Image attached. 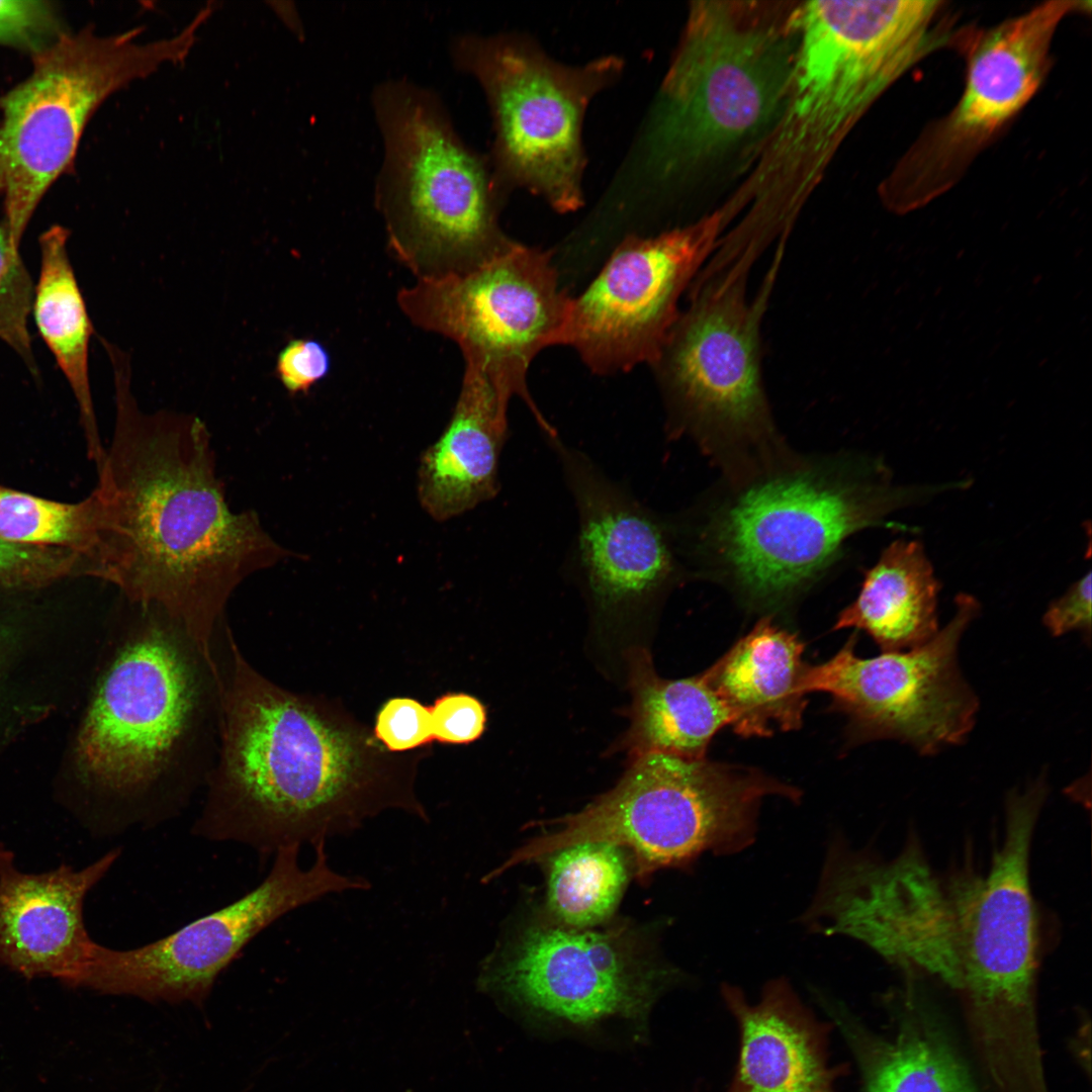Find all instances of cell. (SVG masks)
<instances>
[{
  "mask_svg": "<svg viewBox=\"0 0 1092 1092\" xmlns=\"http://www.w3.org/2000/svg\"><path fill=\"white\" fill-rule=\"evenodd\" d=\"M108 355L116 419L94 490L98 525L89 576L114 584L128 603L165 612L213 659L233 593L292 552L265 531L256 512L229 507L204 422L142 412L128 356L119 349Z\"/></svg>",
  "mask_w": 1092,
  "mask_h": 1092,
  "instance_id": "1",
  "label": "cell"
},
{
  "mask_svg": "<svg viewBox=\"0 0 1092 1092\" xmlns=\"http://www.w3.org/2000/svg\"><path fill=\"white\" fill-rule=\"evenodd\" d=\"M219 745L194 831L266 853L350 834L387 810L428 821L412 759L329 703L289 692L245 657L229 625L215 643Z\"/></svg>",
  "mask_w": 1092,
  "mask_h": 1092,
  "instance_id": "2",
  "label": "cell"
},
{
  "mask_svg": "<svg viewBox=\"0 0 1092 1092\" xmlns=\"http://www.w3.org/2000/svg\"><path fill=\"white\" fill-rule=\"evenodd\" d=\"M123 602L62 776L88 801L134 820L205 787L219 745L221 686L216 661L181 624Z\"/></svg>",
  "mask_w": 1092,
  "mask_h": 1092,
  "instance_id": "3",
  "label": "cell"
},
{
  "mask_svg": "<svg viewBox=\"0 0 1092 1092\" xmlns=\"http://www.w3.org/2000/svg\"><path fill=\"white\" fill-rule=\"evenodd\" d=\"M384 155L375 205L393 257L417 280L469 273L517 242L498 223L490 164L459 136L437 94L405 80L373 91Z\"/></svg>",
  "mask_w": 1092,
  "mask_h": 1092,
  "instance_id": "4",
  "label": "cell"
},
{
  "mask_svg": "<svg viewBox=\"0 0 1092 1092\" xmlns=\"http://www.w3.org/2000/svg\"><path fill=\"white\" fill-rule=\"evenodd\" d=\"M1045 796L1042 779L1009 794L1002 841L988 873L961 877L947 890L957 929V990L1001 1092H1035L1044 1084L1035 1015L1038 937L1029 856Z\"/></svg>",
  "mask_w": 1092,
  "mask_h": 1092,
  "instance_id": "5",
  "label": "cell"
},
{
  "mask_svg": "<svg viewBox=\"0 0 1092 1092\" xmlns=\"http://www.w3.org/2000/svg\"><path fill=\"white\" fill-rule=\"evenodd\" d=\"M726 2H695L664 77L652 145L663 180L714 168L787 108L796 41Z\"/></svg>",
  "mask_w": 1092,
  "mask_h": 1092,
  "instance_id": "6",
  "label": "cell"
},
{
  "mask_svg": "<svg viewBox=\"0 0 1092 1092\" xmlns=\"http://www.w3.org/2000/svg\"><path fill=\"white\" fill-rule=\"evenodd\" d=\"M770 796L798 801L801 793L758 769L646 753L633 758L614 789L558 820V830L520 847L500 868L594 840L631 849L641 876L686 867L707 852L735 854L755 840L760 805Z\"/></svg>",
  "mask_w": 1092,
  "mask_h": 1092,
  "instance_id": "7",
  "label": "cell"
},
{
  "mask_svg": "<svg viewBox=\"0 0 1092 1092\" xmlns=\"http://www.w3.org/2000/svg\"><path fill=\"white\" fill-rule=\"evenodd\" d=\"M205 17L179 33L138 40L142 28L101 36L62 32L34 53L30 76L0 98V198L12 245L52 183L72 164L86 123L112 93L186 59Z\"/></svg>",
  "mask_w": 1092,
  "mask_h": 1092,
  "instance_id": "8",
  "label": "cell"
},
{
  "mask_svg": "<svg viewBox=\"0 0 1092 1092\" xmlns=\"http://www.w3.org/2000/svg\"><path fill=\"white\" fill-rule=\"evenodd\" d=\"M944 486H897L879 477L803 467L764 478L710 522L707 542L752 600L782 601L817 577L844 540Z\"/></svg>",
  "mask_w": 1092,
  "mask_h": 1092,
  "instance_id": "9",
  "label": "cell"
},
{
  "mask_svg": "<svg viewBox=\"0 0 1092 1092\" xmlns=\"http://www.w3.org/2000/svg\"><path fill=\"white\" fill-rule=\"evenodd\" d=\"M454 65L480 84L492 115L491 171L502 194L522 187L567 213L583 203L582 122L588 103L621 74L615 56L566 66L510 35L462 34Z\"/></svg>",
  "mask_w": 1092,
  "mask_h": 1092,
  "instance_id": "10",
  "label": "cell"
},
{
  "mask_svg": "<svg viewBox=\"0 0 1092 1092\" xmlns=\"http://www.w3.org/2000/svg\"><path fill=\"white\" fill-rule=\"evenodd\" d=\"M941 1H811L794 13L789 101L775 145L826 150L911 67L947 44ZM784 154V155H785Z\"/></svg>",
  "mask_w": 1092,
  "mask_h": 1092,
  "instance_id": "11",
  "label": "cell"
},
{
  "mask_svg": "<svg viewBox=\"0 0 1092 1092\" xmlns=\"http://www.w3.org/2000/svg\"><path fill=\"white\" fill-rule=\"evenodd\" d=\"M754 259L712 256L651 365L669 430L702 441L756 442L772 433L761 371L760 323L779 264L747 298Z\"/></svg>",
  "mask_w": 1092,
  "mask_h": 1092,
  "instance_id": "12",
  "label": "cell"
},
{
  "mask_svg": "<svg viewBox=\"0 0 1092 1092\" xmlns=\"http://www.w3.org/2000/svg\"><path fill=\"white\" fill-rule=\"evenodd\" d=\"M571 299L561 288L551 254L516 243L463 274L417 280L396 302L416 327L459 347L510 399L520 397L549 440L558 438L534 401L529 367L543 349L562 345Z\"/></svg>",
  "mask_w": 1092,
  "mask_h": 1092,
  "instance_id": "13",
  "label": "cell"
},
{
  "mask_svg": "<svg viewBox=\"0 0 1092 1092\" xmlns=\"http://www.w3.org/2000/svg\"><path fill=\"white\" fill-rule=\"evenodd\" d=\"M1090 8L1089 1L1044 2L974 37L959 102L925 128L898 162L882 186L885 205L905 214L956 185L1040 87L1062 20Z\"/></svg>",
  "mask_w": 1092,
  "mask_h": 1092,
  "instance_id": "14",
  "label": "cell"
},
{
  "mask_svg": "<svg viewBox=\"0 0 1092 1092\" xmlns=\"http://www.w3.org/2000/svg\"><path fill=\"white\" fill-rule=\"evenodd\" d=\"M313 848L307 869L299 866V845L279 848L257 888L159 940L127 950L95 943L82 987L152 1002H203L220 972L279 917L327 895L370 887L330 866L326 841Z\"/></svg>",
  "mask_w": 1092,
  "mask_h": 1092,
  "instance_id": "15",
  "label": "cell"
},
{
  "mask_svg": "<svg viewBox=\"0 0 1092 1092\" xmlns=\"http://www.w3.org/2000/svg\"><path fill=\"white\" fill-rule=\"evenodd\" d=\"M954 603L947 625L918 647L861 658L851 637L829 660L807 666L805 693L830 695L864 739H897L922 755L962 744L979 700L963 676L958 650L980 605L965 593Z\"/></svg>",
  "mask_w": 1092,
  "mask_h": 1092,
  "instance_id": "16",
  "label": "cell"
},
{
  "mask_svg": "<svg viewBox=\"0 0 1092 1092\" xmlns=\"http://www.w3.org/2000/svg\"><path fill=\"white\" fill-rule=\"evenodd\" d=\"M679 974L646 959L623 931L530 926L484 964L479 986L533 1015L578 1028L610 1018L643 1028Z\"/></svg>",
  "mask_w": 1092,
  "mask_h": 1092,
  "instance_id": "17",
  "label": "cell"
},
{
  "mask_svg": "<svg viewBox=\"0 0 1092 1092\" xmlns=\"http://www.w3.org/2000/svg\"><path fill=\"white\" fill-rule=\"evenodd\" d=\"M803 923L860 941L903 971L960 982L950 898L917 841L885 861L841 841L829 848Z\"/></svg>",
  "mask_w": 1092,
  "mask_h": 1092,
  "instance_id": "18",
  "label": "cell"
},
{
  "mask_svg": "<svg viewBox=\"0 0 1092 1092\" xmlns=\"http://www.w3.org/2000/svg\"><path fill=\"white\" fill-rule=\"evenodd\" d=\"M724 212L652 237L628 236L578 296L562 345L599 375L652 365L675 323L679 299L720 241Z\"/></svg>",
  "mask_w": 1092,
  "mask_h": 1092,
  "instance_id": "19",
  "label": "cell"
},
{
  "mask_svg": "<svg viewBox=\"0 0 1092 1092\" xmlns=\"http://www.w3.org/2000/svg\"><path fill=\"white\" fill-rule=\"evenodd\" d=\"M551 445L578 514L576 573L601 612L641 609L675 574L666 527L583 453L559 439Z\"/></svg>",
  "mask_w": 1092,
  "mask_h": 1092,
  "instance_id": "20",
  "label": "cell"
},
{
  "mask_svg": "<svg viewBox=\"0 0 1092 1092\" xmlns=\"http://www.w3.org/2000/svg\"><path fill=\"white\" fill-rule=\"evenodd\" d=\"M108 631L34 608L0 607V755L33 726L81 707Z\"/></svg>",
  "mask_w": 1092,
  "mask_h": 1092,
  "instance_id": "21",
  "label": "cell"
},
{
  "mask_svg": "<svg viewBox=\"0 0 1092 1092\" xmlns=\"http://www.w3.org/2000/svg\"><path fill=\"white\" fill-rule=\"evenodd\" d=\"M118 855L111 850L79 871L62 864L28 874L0 843V964L26 979L81 987L96 943L85 927L84 900Z\"/></svg>",
  "mask_w": 1092,
  "mask_h": 1092,
  "instance_id": "22",
  "label": "cell"
},
{
  "mask_svg": "<svg viewBox=\"0 0 1092 1092\" xmlns=\"http://www.w3.org/2000/svg\"><path fill=\"white\" fill-rule=\"evenodd\" d=\"M721 995L739 1030L727 1092H837L845 1067L830 1064L833 1026L817 1019L786 979L767 982L753 1003L730 984Z\"/></svg>",
  "mask_w": 1092,
  "mask_h": 1092,
  "instance_id": "23",
  "label": "cell"
},
{
  "mask_svg": "<svg viewBox=\"0 0 1092 1092\" xmlns=\"http://www.w3.org/2000/svg\"><path fill=\"white\" fill-rule=\"evenodd\" d=\"M510 400L479 367L465 362L451 419L420 459L418 495L435 521L458 517L496 495Z\"/></svg>",
  "mask_w": 1092,
  "mask_h": 1092,
  "instance_id": "24",
  "label": "cell"
},
{
  "mask_svg": "<svg viewBox=\"0 0 1092 1092\" xmlns=\"http://www.w3.org/2000/svg\"><path fill=\"white\" fill-rule=\"evenodd\" d=\"M803 651L797 635L765 618L703 672L737 734L763 737L801 727L807 705Z\"/></svg>",
  "mask_w": 1092,
  "mask_h": 1092,
  "instance_id": "25",
  "label": "cell"
},
{
  "mask_svg": "<svg viewBox=\"0 0 1092 1092\" xmlns=\"http://www.w3.org/2000/svg\"><path fill=\"white\" fill-rule=\"evenodd\" d=\"M902 1020L895 1036L874 1034L838 1002L822 998L862 1076L863 1092H975L966 1067L923 1001L916 974H907Z\"/></svg>",
  "mask_w": 1092,
  "mask_h": 1092,
  "instance_id": "26",
  "label": "cell"
},
{
  "mask_svg": "<svg viewBox=\"0 0 1092 1092\" xmlns=\"http://www.w3.org/2000/svg\"><path fill=\"white\" fill-rule=\"evenodd\" d=\"M939 581L923 545L896 540L864 575L853 603L834 629L866 631L883 652L918 647L938 632Z\"/></svg>",
  "mask_w": 1092,
  "mask_h": 1092,
  "instance_id": "27",
  "label": "cell"
},
{
  "mask_svg": "<svg viewBox=\"0 0 1092 1092\" xmlns=\"http://www.w3.org/2000/svg\"><path fill=\"white\" fill-rule=\"evenodd\" d=\"M630 687L631 726L625 743L633 758L653 752L704 758L714 735L731 724L728 708L703 672L662 678L645 650L630 657Z\"/></svg>",
  "mask_w": 1092,
  "mask_h": 1092,
  "instance_id": "28",
  "label": "cell"
},
{
  "mask_svg": "<svg viewBox=\"0 0 1092 1092\" xmlns=\"http://www.w3.org/2000/svg\"><path fill=\"white\" fill-rule=\"evenodd\" d=\"M68 238V230L60 225L40 236V270L32 307L39 334L78 402L89 456L100 468L106 452L98 434L88 372L93 329L69 259Z\"/></svg>",
  "mask_w": 1092,
  "mask_h": 1092,
  "instance_id": "29",
  "label": "cell"
},
{
  "mask_svg": "<svg viewBox=\"0 0 1092 1092\" xmlns=\"http://www.w3.org/2000/svg\"><path fill=\"white\" fill-rule=\"evenodd\" d=\"M623 849L594 840L549 854L547 906L558 924L590 928L614 912L628 880Z\"/></svg>",
  "mask_w": 1092,
  "mask_h": 1092,
  "instance_id": "30",
  "label": "cell"
},
{
  "mask_svg": "<svg viewBox=\"0 0 1092 1092\" xmlns=\"http://www.w3.org/2000/svg\"><path fill=\"white\" fill-rule=\"evenodd\" d=\"M98 498L93 491L65 504L0 487V539L70 549L82 556L85 575L97 541Z\"/></svg>",
  "mask_w": 1092,
  "mask_h": 1092,
  "instance_id": "31",
  "label": "cell"
},
{
  "mask_svg": "<svg viewBox=\"0 0 1092 1092\" xmlns=\"http://www.w3.org/2000/svg\"><path fill=\"white\" fill-rule=\"evenodd\" d=\"M32 283L4 225L0 226V339L34 372L35 362L27 328L32 307Z\"/></svg>",
  "mask_w": 1092,
  "mask_h": 1092,
  "instance_id": "32",
  "label": "cell"
},
{
  "mask_svg": "<svg viewBox=\"0 0 1092 1092\" xmlns=\"http://www.w3.org/2000/svg\"><path fill=\"white\" fill-rule=\"evenodd\" d=\"M85 575L81 555L70 549L15 544L0 539V588H33Z\"/></svg>",
  "mask_w": 1092,
  "mask_h": 1092,
  "instance_id": "33",
  "label": "cell"
},
{
  "mask_svg": "<svg viewBox=\"0 0 1092 1092\" xmlns=\"http://www.w3.org/2000/svg\"><path fill=\"white\" fill-rule=\"evenodd\" d=\"M372 732L375 739L392 753L430 744L434 742L431 706L413 698H391L380 707Z\"/></svg>",
  "mask_w": 1092,
  "mask_h": 1092,
  "instance_id": "34",
  "label": "cell"
},
{
  "mask_svg": "<svg viewBox=\"0 0 1092 1092\" xmlns=\"http://www.w3.org/2000/svg\"><path fill=\"white\" fill-rule=\"evenodd\" d=\"M61 33L56 11L49 2L0 0V43L36 53Z\"/></svg>",
  "mask_w": 1092,
  "mask_h": 1092,
  "instance_id": "35",
  "label": "cell"
},
{
  "mask_svg": "<svg viewBox=\"0 0 1092 1092\" xmlns=\"http://www.w3.org/2000/svg\"><path fill=\"white\" fill-rule=\"evenodd\" d=\"M434 741L446 744H467L484 732L487 721L485 706L465 693H447L431 705Z\"/></svg>",
  "mask_w": 1092,
  "mask_h": 1092,
  "instance_id": "36",
  "label": "cell"
},
{
  "mask_svg": "<svg viewBox=\"0 0 1092 1092\" xmlns=\"http://www.w3.org/2000/svg\"><path fill=\"white\" fill-rule=\"evenodd\" d=\"M331 355L320 341L291 339L277 355L275 373L290 395L307 394L331 370Z\"/></svg>",
  "mask_w": 1092,
  "mask_h": 1092,
  "instance_id": "37",
  "label": "cell"
},
{
  "mask_svg": "<svg viewBox=\"0 0 1092 1092\" xmlns=\"http://www.w3.org/2000/svg\"><path fill=\"white\" fill-rule=\"evenodd\" d=\"M1091 571L1074 582L1058 600L1051 603L1042 622L1054 637L1078 631L1091 637Z\"/></svg>",
  "mask_w": 1092,
  "mask_h": 1092,
  "instance_id": "38",
  "label": "cell"
}]
</instances>
